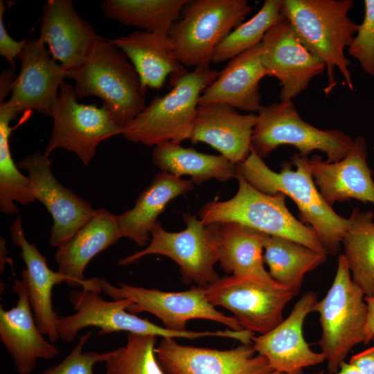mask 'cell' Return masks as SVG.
<instances>
[{"mask_svg": "<svg viewBox=\"0 0 374 374\" xmlns=\"http://www.w3.org/2000/svg\"><path fill=\"white\" fill-rule=\"evenodd\" d=\"M100 285L102 292L114 300H130L132 303L127 310L130 313H150L169 330L186 331L187 323L195 319L215 321L236 331L243 330L233 317L225 315L209 302L205 287L165 292L124 283L114 286L105 278H100Z\"/></svg>", "mask_w": 374, "mask_h": 374, "instance_id": "cell-12", "label": "cell"}, {"mask_svg": "<svg viewBox=\"0 0 374 374\" xmlns=\"http://www.w3.org/2000/svg\"><path fill=\"white\" fill-rule=\"evenodd\" d=\"M349 220L344 255L354 284L366 298H374V215L355 208Z\"/></svg>", "mask_w": 374, "mask_h": 374, "instance_id": "cell-32", "label": "cell"}, {"mask_svg": "<svg viewBox=\"0 0 374 374\" xmlns=\"http://www.w3.org/2000/svg\"><path fill=\"white\" fill-rule=\"evenodd\" d=\"M317 301L316 292H307L281 323L267 333L252 337L254 350L267 359L272 371L303 374V368L326 361L321 353L310 348L303 335L305 319Z\"/></svg>", "mask_w": 374, "mask_h": 374, "instance_id": "cell-18", "label": "cell"}, {"mask_svg": "<svg viewBox=\"0 0 374 374\" xmlns=\"http://www.w3.org/2000/svg\"><path fill=\"white\" fill-rule=\"evenodd\" d=\"M209 302L227 309L243 330L262 335L283 321L286 305L294 296L271 278L235 276L220 278L205 287Z\"/></svg>", "mask_w": 374, "mask_h": 374, "instance_id": "cell-9", "label": "cell"}, {"mask_svg": "<svg viewBox=\"0 0 374 374\" xmlns=\"http://www.w3.org/2000/svg\"><path fill=\"white\" fill-rule=\"evenodd\" d=\"M12 290L18 296L10 310L0 307V340L12 357L19 374H30L39 359L50 360L60 354L38 328L25 283L15 278Z\"/></svg>", "mask_w": 374, "mask_h": 374, "instance_id": "cell-21", "label": "cell"}, {"mask_svg": "<svg viewBox=\"0 0 374 374\" xmlns=\"http://www.w3.org/2000/svg\"><path fill=\"white\" fill-rule=\"evenodd\" d=\"M17 58L21 64L20 72L12 84L10 97L5 105L17 114L35 110L51 116L68 71L57 63L38 38L28 41Z\"/></svg>", "mask_w": 374, "mask_h": 374, "instance_id": "cell-17", "label": "cell"}, {"mask_svg": "<svg viewBox=\"0 0 374 374\" xmlns=\"http://www.w3.org/2000/svg\"><path fill=\"white\" fill-rule=\"evenodd\" d=\"M236 178L239 187L232 198L226 201L213 200L202 207L199 217L204 224L238 223L269 235L290 239L328 254L313 229L290 212L285 204V194L271 195L258 190L245 180L238 168Z\"/></svg>", "mask_w": 374, "mask_h": 374, "instance_id": "cell-5", "label": "cell"}, {"mask_svg": "<svg viewBox=\"0 0 374 374\" xmlns=\"http://www.w3.org/2000/svg\"><path fill=\"white\" fill-rule=\"evenodd\" d=\"M194 183L161 171L138 197L134 207L117 215L123 238L141 247L150 241L151 231L157 218L172 199L193 189Z\"/></svg>", "mask_w": 374, "mask_h": 374, "instance_id": "cell-27", "label": "cell"}, {"mask_svg": "<svg viewBox=\"0 0 374 374\" xmlns=\"http://www.w3.org/2000/svg\"><path fill=\"white\" fill-rule=\"evenodd\" d=\"M348 52L356 59L363 70L374 76V0L364 1V17Z\"/></svg>", "mask_w": 374, "mask_h": 374, "instance_id": "cell-36", "label": "cell"}, {"mask_svg": "<svg viewBox=\"0 0 374 374\" xmlns=\"http://www.w3.org/2000/svg\"><path fill=\"white\" fill-rule=\"evenodd\" d=\"M51 160L35 152L17 164L28 172L30 189L53 218L48 243L58 247L69 240L94 214L96 209L62 186L51 172Z\"/></svg>", "mask_w": 374, "mask_h": 374, "instance_id": "cell-14", "label": "cell"}, {"mask_svg": "<svg viewBox=\"0 0 374 374\" xmlns=\"http://www.w3.org/2000/svg\"><path fill=\"white\" fill-rule=\"evenodd\" d=\"M157 337L127 333L126 344L112 350L105 362V374H165L155 355Z\"/></svg>", "mask_w": 374, "mask_h": 374, "instance_id": "cell-35", "label": "cell"}, {"mask_svg": "<svg viewBox=\"0 0 374 374\" xmlns=\"http://www.w3.org/2000/svg\"><path fill=\"white\" fill-rule=\"evenodd\" d=\"M261 45L262 62L268 75L282 85L280 101H291L326 71L325 64L302 43L285 18L266 33Z\"/></svg>", "mask_w": 374, "mask_h": 374, "instance_id": "cell-16", "label": "cell"}, {"mask_svg": "<svg viewBox=\"0 0 374 374\" xmlns=\"http://www.w3.org/2000/svg\"><path fill=\"white\" fill-rule=\"evenodd\" d=\"M10 234L13 244L20 248L19 255L26 267L21 273V280L28 290L35 322L42 333L54 344L60 339L57 329L60 317L53 307V289L57 284H68L69 280L57 271L51 270L35 244L28 241L21 216L18 215L12 223Z\"/></svg>", "mask_w": 374, "mask_h": 374, "instance_id": "cell-24", "label": "cell"}, {"mask_svg": "<svg viewBox=\"0 0 374 374\" xmlns=\"http://www.w3.org/2000/svg\"><path fill=\"white\" fill-rule=\"evenodd\" d=\"M6 96L0 95V210L8 215L17 214L16 203L22 206L35 201L28 176L23 175L12 157L10 125L17 113L5 105Z\"/></svg>", "mask_w": 374, "mask_h": 374, "instance_id": "cell-33", "label": "cell"}, {"mask_svg": "<svg viewBox=\"0 0 374 374\" xmlns=\"http://www.w3.org/2000/svg\"><path fill=\"white\" fill-rule=\"evenodd\" d=\"M368 308L367 321L364 344H368L374 339V298H366Z\"/></svg>", "mask_w": 374, "mask_h": 374, "instance_id": "cell-40", "label": "cell"}, {"mask_svg": "<svg viewBox=\"0 0 374 374\" xmlns=\"http://www.w3.org/2000/svg\"><path fill=\"white\" fill-rule=\"evenodd\" d=\"M188 0H105L104 15L123 25L168 34Z\"/></svg>", "mask_w": 374, "mask_h": 374, "instance_id": "cell-31", "label": "cell"}, {"mask_svg": "<svg viewBox=\"0 0 374 374\" xmlns=\"http://www.w3.org/2000/svg\"><path fill=\"white\" fill-rule=\"evenodd\" d=\"M251 10L247 0H188L168 33L181 64L210 68L215 47Z\"/></svg>", "mask_w": 374, "mask_h": 374, "instance_id": "cell-7", "label": "cell"}, {"mask_svg": "<svg viewBox=\"0 0 374 374\" xmlns=\"http://www.w3.org/2000/svg\"><path fill=\"white\" fill-rule=\"evenodd\" d=\"M38 39L48 48L53 58L67 71L85 62L101 37L83 19L71 0H48L43 7Z\"/></svg>", "mask_w": 374, "mask_h": 374, "instance_id": "cell-19", "label": "cell"}, {"mask_svg": "<svg viewBox=\"0 0 374 374\" xmlns=\"http://www.w3.org/2000/svg\"><path fill=\"white\" fill-rule=\"evenodd\" d=\"M217 257L223 270L235 276L271 278L264 267L269 235L234 222L217 223Z\"/></svg>", "mask_w": 374, "mask_h": 374, "instance_id": "cell-28", "label": "cell"}, {"mask_svg": "<svg viewBox=\"0 0 374 374\" xmlns=\"http://www.w3.org/2000/svg\"><path fill=\"white\" fill-rule=\"evenodd\" d=\"M314 374H324V372L323 371H321L317 372V373H314Z\"/></svg>", "mask_w": 374, "mask_h": 374, "instance_id": "cell-43", "label": "cell"}, {"mask_svg": "<svg viewBox=\"0 0 374 374\" xmlns=\"http://www.w3.org/2000/svg\"><path fill=\"white\" fill-rule=\"evenodd\" d=\"M4 1H0V55L4 57L13 68L15 66V59L24 49L28 41L24 39L21 41L13 39L8 34L4 24L5 12Z\"/></svg>", "mask_w": 374, "mask_h": 374, "instance_id": "cell-38", "label": "cell"}, {"mask_svg": "<svg viewBox=\"0 0 374 374\" xmlns=\"http://www.w3.org/2000/svg\"><path fill=\"white\" fill-rule=\"evenodd\" d=\"M309 163L314 183L329 205L352 199L374 204V181L364 137H357L347 154L337 162L329 163L314 155Z\"/></svg>", "mask_w": 374, "mask_h": 374, "instance_id": "cell-22", "label": "cell"}, {"mask_svg": "<svg viewBox=\"0 0 374 374\" xmlns=\"http://www.w3.org/2000/svg\"><path fill=\"white\" fill-rule=\"evenodd\" d=\"M265 374H287V373H281V372H278V371H271L269 373H267Z\"/></svg>", "mask_w": 374, "mask_h": 374, "instance_id": "cell-42", "label": "cell"}, {"mask_svg": "<svg viewBox=\"0 0 374 374\" xmlns=\"http://www.w3.org/2000/svg\"><path fill=\"white\" fill-rule=\"evenodd\" d=\"M68 296L75 313L60 317L57 323L60 339L65 342L73 341L81 330L88 327L99 328L98 335L122 331L172 339H195L213 335L212 331L180 332L159 326L130 313L127 310L132 301L129 299L106 301L99 293L86 289L73 290Z\"/></svg>", "mask_w": 374, "mask_h": 374, "instance_id": "cell-11", "label": "cell"}, {"mask_svg": "<svg viewBox=\"0 0 374 374\" xmlns=\"http://www.w3.org/2000/svg\"><path fill=\"white\" fill-rule=\"evenodd\" d=\"M186 227L179 232L165 230L158 221L151 231L149 244L143 249L121 259L122 266L130 265L152 254L167 256L179 267L186 283L206 287L220 278L214 269L217 262V224L206 225L197 215L184 214Z\"/></svg>", "mask_w": 374, "mask_h": 374, "instance_id": "cell-10", "label": "cell"}, {"mask_svg": "<svg viewBox=\"0 0 374 374\" xmlns=\"http://www.w3.org/2000/svg\"><path fill=\"white\" fill-rule=\"evenodd\" d=\"M349 363L362 374H374V346L353 355Z\"/></svg>", "mask_w": 374, "mask_h": 374, "instance_id": "cell-39", "label": "cell"}, {"mask_svg": "<svg viewBox=\"0 0 374 374\" xmlns=\"http://www.w3.org/2000/svg\"><path fill=\"white\" fill-rule=\"evenodd\" d=\"M92 331L81 335L73 350L59 364L46 369L42 374H93V368L98 362H105L111 351L84 352L83 348Z\"/></svg>", "mask_w": 374, "mask_h": 374, "instance_id": "cell-37", "label": "cell"}, {"mask_svg": "<svg viewBox=\"0 0 374 374\" xmlns=\"http://www.w3.org/2000/svg\"><path fill=\"white\" fill-rule=\"evenodd\" d=\"M353 0H282L280 13L302 43L326 65L327 95L337 84L335 69L341 73L348 88L354 90L344 50L357 33L358 24L348 17Z\"/></svg>", "mask_w": 374, "mask_h": 374, "instance_id": "cell-2", "label": "cell"}, {"mask_svg": "<svg viewBox=\"0 0 374 374\" xmlns=\"http://www.w3.org/2000/svg\"><path fill=\"white\" fill-rule=\"evenodd\" d=\"M245 180L258 190L274 195L282 193L297 205L302 222L310 224L326 249L335 255L348 232L349 218L338 215L321 196L312 173L309 158L295 153L279 172L270 169L252 149L237 164Z\"/></svg>", "mask_w": 374, "mask_h": 374, "instance_id": "cell-1", "label": "cell"}, {"mask_svg": "<svg viewBox=\"0 0 374 374\" xmlns=\"http://www.w3.org/2000/svg\"><path fill=\"white\" fill-rule=\"evenodd\" d=\"M257 114H239L224 104L198 106L190 140L211 145L234 164L244 161L251 150Z\"/></svg>", "mask_w": 374, "mask_h": 374, "instance_id": "cell-23", "label": "cell"}, {"mask_svg": "<svg viewBox=\"0 0 374 374\" xmlns=\"http://www.w3.org/2000/svg\"><path fill=\"white\" fill-rule=\"evenodd\" d=\"M74 87L64 82L53 108V129L44 154L48 157L57 148L75 153L88 166L96 153L98 144L122 134L123 127L103 105H84L78 102Z\"/></svg>", "mask_w": 374, "mask_h": 374, "instance_id": "cell-13", "label": "cell"}, {"mask_svg": "<svg viewBox=\"0 0 374 374\" xmlns=\"http://www.w3.org/2000/svg\"><path fill=\"white\" fill-rule=\"evenodd\" d=\"M79 98L96 96L124 127L146 107L138 73L125 53L102 37L83 65L68 71Z\"/></svg>", "mask_w": 374, "mask_h": 374, "instance_id": "cell-4", "label": "cell"}, {"mask_svg": "<svg viewBox=\"0 0 374 374\" xmlns=\"http://www.w3.org/2000/svg\"><path fill=\"white\" fill-rule=\"evenodd\" d=\"M109 41L134 66L144 95L148 87L161 89L168 76L172 80L188 71L178 60L168 34L136 30Z\"/></svg>", "mask_w": 374, "mask_h": 374, "instance_id": "cell-26", "label": "cell"}, {"mask_svg": "<svg viewBox=\"0 0 374 374\" xmlns=\"http://www.w3.org/2000/svg\"><path fill=\"white\" fill-rule=\"evenodd\" d=\"M353 143L354 139L339 130H320L304 121L291 100L260 107L251 149L262 159L280 145H290L301 156L319 150L326 154V161L335 163L347 154Z\"/></svg>", "mask_w": 374, "mask_h": 374, "instance_id": "cell-8", "label": "cell"}, {"mask_svg": "<svg viewBox=\"0 0 374 374\" xmlns=\"http://www.w3.org/2000/svg\"><path fill=\"white\" fill-rule=\"evenodd\" d=\"M154 352L165 374H265L272 371L252 343L217 350L185 346L172 338H163Z\"/></svg>", "mask_w": 374, "mask_h": 374, "instance_id": "cell-15", "label": "cell"}, {"mask_svg": "<svg viewBox=\"0 0 374 374\" xmlns=\"http://www.w3.org/2000/svg\"><path fill=\"white\" fill-rule=\"evenodd\" d=\"M218 75L211 68L198 67L172 80V88L168 93L154 98L123 127V137L154 147L190 140L199 98Z\"/></svg>", "mask_w": 374, "mask_h": 374, "instance_id": "cell-3", "label": "cell"}, {"mask_svg": "<svg viewBox=\"0 0 374 374\" xmlns=\"http://www.w3.org/2000/svg\"><path fill=\"white\" fill-rule=\"evenodd\" d=\"M326 256L290 239L269 235L263 260L271 278L288 287L296 296L305 274L325 262Z\"/></svg>", "mask_w": 374, "mask_h": 374, "instance_id": "cell-30", "label": "cell"}, {"mask_svg": "<svg viewBox=\"0 0 374 374\" xmlns=\"http://www.w3.org/2000/svg\"><path fill=\"white\" fill-rule=\"evenodd\" d=\"M321 328L319 346L330 374L336 373L353 347L364 343L368 308L364 293L353 282L344 254L327 294L314 305Z\"/></svg>", "mask_w": 374, "mask_h": 374, "instance_id": "cell-6", "label": "cell"}, {"mask_svg": "<svg viewBox=\"0 0 374 374\" xmlns=\"http://www.w3.org/2000/svg\"><path fill=\"white\" fill-rule=\"evenodd\" d=\"M261 52L260 43L230 60L216 80L202 92L199 105L224 104L235 109L258 112L262 106L260 81L268 75Z\"/></svg>", "mask_w": 374, "mask_h": 374, "instance_id": "cell-25", "label": "cell"}, {"mask_svg": "<svg viewBox=\"0 0 374 374\" xmlns=\"http://www.w3.org/2000/svg\"><path fill=\"white\" fill-rule=\"evenodd\" d=\"M121 238L117 215L105 208L96 209L69 240L57 247L55 259L57 271L68 279V285L72 287L102 293L100 278H85V269L97 254Z\"/></svg>", "mask_w": 374, "mask_h": 374, "instance_id": "cell-20", "label": "cell"}, {"mask_svg": "<svg viewBox=\"0 0 374 374\" xmlns=\"http://www.w3.org/2000/svg\"><path fill=\"white\" fill-rule=\"evenodd\" d=\"M282 0H265L251 19L233 29L215 48L212 62L230 60L261 43L266 33L283 19Z\"/></svg>", "mask_w": 374, "mask_h": 374, "instance_id": "cell-34", "label": "cell"}, {"mask_svg": "<svg viewBox=\"0 0 374 374\" xmlns=\"http://www.w3.org/2000/svg\"><path fill=\"white\" fill-rule=\"evenodd\" d=\"M152 163L163 172L175 177L189 176L201 184L211 179L226 181L236 178L238 167L222 155L198 152L180 144L165 143L154 148Z\"/></svg>", "mask_w": 374, "mask_h": 374, "instance_id": "cell-29", "label": "cell"}, {"mask_svg": "<svg viewBox=\"0 0 374 374\" xmlns=\"http://www.w3.org/2000/svg\"><path fill=\"white\" fill-rule=\"evenodd\" d=\"M335 374H362L359 371L351 364L343 362L339 371Z\"/></svg>", "mask_w": 374, "mask_h": 374, "instance_id": "cell-41", "label": "cell"}]
</instances>
